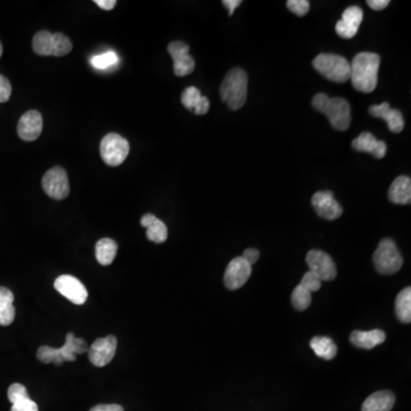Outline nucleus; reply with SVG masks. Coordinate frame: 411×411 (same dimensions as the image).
Wrapping results in <instances>:
<instances>
[{
	"label": "nucleus",
	"instance_id": "obj_4",
	"mask_svg": "<svg viewBox=\"0 0 411 411\" xmlns=\"http://www.w3.org/2000/svg\"><path fill=\"white\" fill-rule=\"evenodd\" d=\"M86 352H89L87 342L82 338H77L72 333H69L63 347L60 349L51 347H39L37 357L43 364L61 366L64 361H75L77 354H84Z\"/></svg>",
	"mask_w": 411,
	"mask_h": 411
},
{
	"label": "nucleus",
	"instance_id": "obj_8",
	"mask_svg": "<svg viewBox=\"0 0 411 411\" xmlns=\"http://www.w3.org/2000/svg\"><path fill=\"white\" fill-rule=\"evenodd\" d=\"M41 184L45 193L56 200H63L70 193L68 174L62 167H53L47 170Z\"/></svg>",
	"mask_w": 411,
	"mask_h": 411
},
{
	"label": "nucleus",
	"instance_id": "obj_27",
	"mask_svg": "<svg viewBox=\"0 0 411 411\" xmlns=\"http://www.w3.org/2000/svg\"><path fill=\"white\" fill-rule=\"evenodd\" d=\"M395 314L403 323L411 321V288L402 289L395 298Z\"/></svg>",
	"mask_w": 411,
	"mask_h": 411
},
{
	"label": "nucleus",
	"instance_id": "obj_18",
	"mask_svg": "<svg viewBox=\"0 0 411 411\" xmlns=\"http://www.w3.org/2000/svg\"><path fill=\"white\" fill-rule=\"evenodd\" d=\"M352 148L357 152L371 153L375 158L381 159L386 156L388 152V145L383 141H378L373 134L361 133L357 139H353Z\"/></svg>",
	"mask_w": 411,
	"mask_h": 411
},
{
	"label": "nucleus",
	"instance_id": "obj_31",
	"mask_svg": "<svg viewBox=\"0 0 411 411\" xmlns=\"http://www.w3.org/2000/svg\"><path fill=\"white\" fill-rule=\"evenodd\" d=\"M118 56L115 51H106L104 54L96 55L92 58V65L97 70H104L116 64Z\"/></svg>",
	"mask_w": 411,
	"mask_h": 411
},
{
	"label": "nucleus",
	"instance_id": "obj_12",
	"mask_svg": "<svg viewBox=\"0 0 411 411\" xmlns=\"http://www.w3.org/2000/svg\"><path fill=\"white\" fill-rule=\"evenodd\" d=\"M313 208L316 211V214L320 218L333 221L340 218L343 214V208L337 202L336 199L333 198V193L331 191H319L313 194L312 200Z\"/></svg>",
	"mask_w": 411,
	"mask_h": 411
},
{
	"label": "nucleus",
	"instance_id": "obj_39",
	"mask_svg": "<svg viewBox=\"0 0 411 411\" xmlns=\"http://www.w3.org/2000/svg\"><path fill=\"white\" fill-rule=\"evenodd\" d=\"M89 411H124V408L119 405H99Z\"/></svg>",
	"mask_w": 411,
	"mask_h": 411
},
{
	"label": "nucleus",
	"instance_id": "obj_28",
	"mask_svg": "<svg viewBox=\"0 0 411 411\" xmlns=\"http://www.w3.org/2000/svg\"><path fill=\"white\" fill-rule=\"evenodd\" d=\"M32 47L36 54L51 56L53 55V34L49 31H39L34 34Z\"/></svg>",
	"mask_w": 411,
	"mask_h": 411
},
{
	"label": "nucleus",
	"instance_id": "obj_29",
	"mask_svg": "<svg viewBox=\"0 0 411 411\" xmlns=\"http://www.w3.org/2000/svg\"><path fill=\"white\" fill-rule=\"evenodd\" d=\"M311 302H312L311 292L301 285H296L292 294V303L294 307L297 311H304L311 305Z\"/></svg>",
	"mask_w": 411,
	"mask_h": 411
},
{
	"label": "nucleus",
	"instance_id": "obj_34",
	"mask_svg": "<svg viewBox=\"0 0 411 411\" xmlns=\"http://www.w3.org/2000/svg\"><path fill=\"white\" fill-rule=\"evenodd\" d=\"M287 7L297 16H304L309 10V0H288Z\"/></svg>",
	"mask_w": 411,
	"mask_h": 411
},
{
	"label": "nucleus",
	"instance_id": "obj_22",
	"mask_svg": "<svg viewBox=\"0 0 411 411\" xmlns=\"http://www.w3.org/2000/svg\"><path fill=\"white\" fill-rule=\"evenodd\" d=\"M392 204H409L411 202V180L408 176H399L393 180L388 190Z\"/></svg>",
	"mask_w": 411,
	"mask_h": 411
},
{
	"label": "nucleus",
	"instance_id": "obj_16",
	"mask_svg": "<svg viewBox=\"0 0 411 411\" xmlns=\"http://www.w3.org/2000/svg\"><path fill=\"white\" fill-rule=\"evenodd\" d=\"M43 132V117L36 110H30L21 117L17 125V134L21 139L32 142L40 137Z\"/></svg>",
	"mask_w": 411,
	"mask_h": 411
},
{
	"label": "nucleus",
	"instance_id": "obj_35",
	"mask_svg": "<svg viewBox=\"0 0 411 411\" xmlns=\"http://www.w3.org/2000/svg\"><path fill=\"white\" fill-rule=\"evenodd\" d=\"M12 95V85L10 80L0 75V103H6Z\"/></svg>",
	"mask_w": 411,
	"mask_h": 411
},
{
	"label": "nucleus",
	"instance_id": "obj_15",
	"mask_svg": "<svg viewBox=\"0 0 411 411\" xmlns=\"http://www.w3.org/2000/svg\"><path fill=\"white\" fill-rule=\"evenodd\" d=\"M364 20V12L359 6H351L344 10L342 20L336 24V34L343 39H352L357 34L361 22Z\"/></svg>",
	"mask_w": 411,
	"mask_h": 411
},
{
	"label": "nucleus",
	"instance_id": "obj_36",
	"mask_svg": "<svg viewBox=\"0 0 411 411\" xmlns=\"http://www.w3.org/2000/svg\"><path fill=\"white\" fill-rule=\"evenodd\" d=\"M10 411H39V409H38L36 402L32 401L30 398H27L12 405Z\"/></svg>",
	"mask_w": 411,
	"mask_h": 411
},
{
	"label": "nucleus",
	"instance_id": "obj_2",
	"mask_svg": "<svg viewBox=\"0 0 411 411\" xmlns=\"http://www.w3.org/2000/svg\"><path fill=\"white\" fill-rule=\"evenodd\" d=\"M312 106L316 111L323 113L329 119L333 128L340 132L349 130L351 125V106L342 97H329L320 93L312 99Z\"/></svg>",
	"mask_w": 411,
	"mask_h": 411
},
{
	"label": "nucleus",
	"instance_id": "obj_23",
	"mask_svg": "<svg viewBox=\"0 0 411 411\" xmlns=\"http://www.w3.org/2000/svg\"><path fill=\"white\" fill-rule=\"evenodd\" d=\"M395 395L390 391L375 392L362 405V411H391L395 407Z\"/></svg>",
	"mask_w": 411,
	"mask_h": 411
},
{
	"label": "nucleus",
	"instance_id": "obj_20",
	"mask_svg": "<svg viewBox=\"0 0 411 411\" xmlns=\"http://www.w3.org/2000/svg\"><path fill=\"white\" fill-rule=\"evenodd\" d=\"M386 340V333L381 329L371 330V331H361L355 330L351 333V343L354 347L364 349V350H371L379 344L384 343Z\"/></svg>",
	"mask_w": 411,
	"mask_h": 411
},
{
	"label": "nucleus",
	"instance_id": "obj_5",
	"mask_svg": "<svg viewBox=\"0 0 411 411\" xmlns=\"http://www.w3.org/2000/svg\"><path fill=\"white\" fill-rule=\"evenodd\" d=\"M313 67L320 75L333 82H345L350 79V62L337 54L322 53L313 60Z\"/></svg>",
	"mask_w": 411,
	"mask_h": 411
},
{
	"label": "nucleus",
	"instance_id": "obj_32",
	"mask_svg": "<svg viewBox=\"0 0 411 411\" xmlns=\"http://www.w3.org/2000/svg\"><path fill=\"white\" fill-rule=\"evenodd\" d=\"M27 398H30V397L27 395V388L24 385L19 384V383L10 385L8 388V400L12 405Z\"/></svg>",
	"mask_w": 411,
	"mask_h": 411
},
{
	"label": "nucleus",
	"instance_id": "obj_21",
	"mask_svg": "<svg viewBox=\"0 0 411 411\" xmlns=\"http://www.w3.org/2000/svg\"><path fill=\"white\" fill-rule=\"evenodd\" d=\"M141 225L146 228V238L156 244H163L168 238V228L163 221L154 215L145 214L141 220Z\"/></svg>",
	"mask_w": 411,
	"mask_h": 411
},
{
	"label": "nucleus",
	"instance_id": "obj_33",
	"mask_svg": "<svg viewBox=\"0 0 411 411\" xmlns=\"http://www.w3.org/2000/svg\"><path fill=\"white\" fill-rule=\"evenodd\" d=\"M299 285L304 287L306 290H309V292H318L320 288H321V285H322V281L320 280L319 277H316L314 273L306 272L305 274L303 275L302 280H301V283Z\"/></svg>",
	"mask_w": 411,
	"mask_h": 411
},
{
	"label": "nucleus",
	"instance_id": "obj_42",
	"mask_svg": "<svg viewBox=\"0 0 411 411\" xmlns=\"http://www.w3.org/2000/svg\"><path fill=\"white\" fill-rule=\"evenodd\" d=\"M1 55H3V45L0 43V58H1Z\"/></svg>",
	"mask_w": 411,
	"mask_h": 411
},
{
	"label": "nucleus",
	"instance_id": "obj_1",
	"mask_svg": "<svg viewBox=\"0 0 411 411\" xmlns=\"http://www.w3.org/2000/svg\"><path fill=\"white\" fill-rule=\"evenodd\" d=\"M381 56L376 53L362 51L354 56L351 67V77L354 89L362 93L374 92L378 82Z\"/></svg>",
	"mask_w": 411,
	"mask_h": 411
},
{
	"label": "nucleus",
	"instance_id": "obj_41",
	"mask_svg": "<svg viewBox=\"0 0 411 411\" xmlns=\"http://www.w3.org/2000/svg\"><path fill=\"white\" fill-rule=\"evenodd\" d=\"M223 5L228 8V15H233L235 8L242 5V0H224Z\"/></svg>",
	"mask_w": 411,
	"mask_h": 411
},
{
	"label": "nucleus",
	"instance_id": "obj_37",
	"mask_svg": "<svg viewBox=\"0 0 411 411\" xmlns=\"http://www.w3.org/2000/svg\"><path fill=\"white\" fill-rule=\"evenodd\" d=\"M242 257L253 266L256 262H257V261H259V252L257 250V249H246L245 252H244V255H242Z\"/></svg>",
	"mask_w": 411,
	"mask_h": 411
},
{
	"label": "nucleus",
	"instance_id": "obj_14",
	"mask_svg": "<svg viewBox=\"0 0 411 411\" xmlns=\"http://www.w3.org/2000/svg\"><path fill=\"white\" fill-rule=\"evenodd\" d=\"M252 266L242 257H235L228 263L224 274V283L230 290L242 288L252 275Z\"/></svg>",
	"mask_w": 411,
	"mask_h": 411
},
{
	"label": "nucleus",
	"instance_id": "obj_6",
	"mask_svg": "<svg viewBox=\"0 0 411 411\" xmlns=\"http://www.w3.org/2000/svg\"><path fill=\"white\" fill-rule=\"evenodd\" d=\"M375 269L379 274L391 275L403 266V259L392 239H383L374 253Z\"/></svg>",
	"mask_w": 411,
	"mask_h": 411
},
{
	"label": "nucleus",
	"instance_id": "obj_30",
	"mask_svg": "<svg viewBox=\"0 0 411 411\" xmlns=\"http://www.w3.org/2000/svg\"><path fill=\"white\" fill-rule=\"evenodd\" d=\"M72 51V43L67 36L56 32L53 34V56H64Z\"/></svg>",
	"mask_w": 411,
	"mask_h": 411
},
{
	"label": "nucleus",
	"instance_id": "obj_10",
	"mask_svg": "<svg viewBox=\"0 0 411 411\" xmlns=\"http://www.w3.org/2000/svg\"><path fill=\"white\" fill-rule=\"evenodd\" d=\"M54 287L61 295L64 296L75 305L85 304L89 292L82 281L72 275H61L55 280Z\"/></svg>",
	"mask_w": 411,
	"mask_h": 411
},
{
	"label": "nucleus",
	"instance_id": "obj_11",
	"mask_svg": "<svg viewBox=\"0 0 411 411\" xmlns=\"http://www.w3.org/2000/svg\"><path fill=\"white\" fill-rule=\"evenodd\" d=\"M189 51L190 46L183 41H173L168 45V53L173 58L174 73L177 77L190 75L196 68V62Z\"/></svg>",
	"mask_w": 411,
	"mask_h": 411
},
{
	"label": "nucleus",
	"instance_id": "obj_25",
	"mask_svg": "<svg viewBox=\"0 0 411 411\" xmlns=\"http://www.w3.org/2000/svg\"><path fill=\"white\" fill-rule=\"evenodd\" d=\"M117 252H118V245L113 239L103 238L96 244V259L102 266H110L116 259Z\"/></svg>",
	"mask_w": 411,
	"mask_h": 411
},
{
	"label": "nucleus",
	"instance_id": "obj_7",
	"mask_svg": "<svg viewBox=\"0 0 411 411\" xmlns=\"http://www.w3.org/2000/svg\"><path fill=\"white\" fill-rule=\"evenodd\" d=\"M99 152L106 165L119 166L130 153V143L119 134L110 133L101 141Z\"/></svg>",
	"mask_w": 411,
	"mask_h": 411
},
{
	"label": "nucleus",
	"instance_id": "obj_38",
	"mask_svg": "<svg viewBox=\"0 0 411 411\" xmlns=\"http://www.w3.org/2000/svg\"><path fill=\"white\" fill-rule=\"evenodd\" d=\"M367 3L374 10H381L390 5V0H368Z\"/></svg>",
	"mask_w": 411,
	"mask_h": 411
},
{
	"label": "nucleus",
	"instance_id": "obj_13",
	"mask_svg": "<svg viewBox=\"0 0 411 411\" xmlns=\"http://www.w3.org/2000/svg\"><path fill=\"white\" fill-rule=\"evenodd\" d=\"M117 344V338L113 335L96 340L89 349V360L96 367L109 364L116 354Z\"/></svg>",
	"mask_w": 411,
	"mask_h": 411
},
{
	"label": "nucleus",
	"instance_id": "obj_19",
	"mask_svg": "<svg viewBox=\"0 0 411 411\" xmlns=\"http://www.w3.org/2000/svg\"><path fill=\"white\" fill-rule=\"evenodd\" d=\"M182 104L187 110L193 111L198 116H202L209 111V99L206 96L201 95V92L197 87H187L180 97Z\"/></svg>",
	"mask_w": 411,
	"mask_h": 411
},
{
	"label": "nucleus",
	"instance_id": "obj_17",
	"mask_svg": "<svg viewBox=\"0 0 411 411\" xmlns=\"http://www.w3.org/2000/svg\"><path fill=\"white\" fill-rule=\"evenodd\" d=\"M369 113L375 118H381L388 124V130L392 133H401L405 128V119L401 111L392 109L388 102L381 103L379 106H373L369 108Z\"/></svg>",
	"mask_w": 411,
	"mask_h": 411
},
{
	"label": "nucleus",
	"instance_id": "obj_40",
	"mask_svg": "<svg viewBox=\"0 0 411 411\" xmlns=\"http://www.w3.org/2000/svg\"><path fill=\"white\" fill-rule=\"evenodd\" d=\"M94 3L102 10H111L116 7V0H95Z\"/></svg>",
	"mask_w": 411,
	"mask_h": 411
},
{
	"label": "nucleus",
	"instance_id": "obj_3",
	"mask_svg": "<svg viewBox=\"0 0 411 411\" xmlns=\"http://www.w3.org/2000/svg\"><path fill=\"white\" fill-rule=\"evenodd\" d=\"M221 97L232 110L242 109L247 101L248 75L245 70L235 68L226 73L222 82Z\"/></svg>",
	"mask_w": 411,
	"mask_h": 411
},
{
	"label": "nucleus",
	"instance_id": "obj_24",
	"mask_svg": "<svg viewBox=\"0 0 411 411\" xmlns=\"http://www.w3.org/2000/svg\"><path fill=\"white\" fill-rule=\"evenodd\" d=\"M13 302V292L5 287H0V326H10L15 319Z\"/></svg>",
	"mask_w": 411,
	"mask_h": 411
},
{
	"label": "nucleus",
	"instance_id": "obj_26",
	"mask_svg": "<svg viewBox=\"0 0 411 411\" xmlns=\"http://www.w3.org/2000/svg\"><path fill=\"white\" fill-rule=\"evenodd\" d=\"M309 347L314 351L318 357L325 360H333L336 357L337 347L333 340L329 337L316 336L309 342Z\"/></svg>",
	"mask_w": 411,
	"mask_h": 411
},
{
	"label": "nucleus",
	"instance_id": "obj_9",
	"mask_svg": "<svg viewBox=\"0 0 411 411\" xmlns=\"http://www.w3.org/2000/svg\"><path fill=\"white\" fill-rule=\"evenodd\" d=\"M306 264L309 271L319 277L321 281H331L336 278V266L327 253L316 249L309 250L306 255Z\"/></svg>",
	"mask_w": 411,
	"mask_h": 411
}]
</instances>
